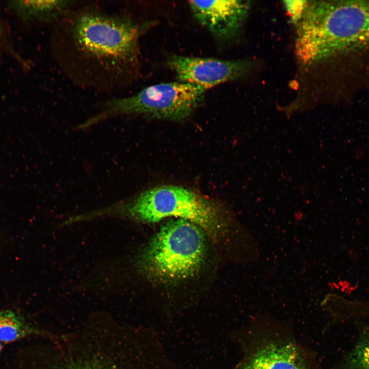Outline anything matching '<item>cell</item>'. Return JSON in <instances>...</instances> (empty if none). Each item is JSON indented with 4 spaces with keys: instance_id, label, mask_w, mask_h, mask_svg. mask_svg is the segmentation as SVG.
Returning <instances> with one entry per match:
<instances>
[{
    "instance_id": "cell-3",
    "label": "cell",
    "mask_w": 369,
    "mask_h": 369,
    "mask_svg": "<svg viewBox=\"0 0 369 369\" xmlns=\"http://www.w3.org/2000/svg\"><path fill=\"white\" fill-rule=\"evenodd\" d=\"M296 56L310 66L369 50V1H308L296 24Z\"/></svg>"
},
{
    "instance_id": "cell-5",
    "label": "cell",
    "mask_w": 369,
    "mask_h": 369,
    "mask_svg": "<svg viewBox=\"0 0 369 369\" xmlns=\"http://www.w3.org/2000/svg\"><path fill=\"white\" fill-rule=\"evenodd\" d=\"M207 250L204 232L181 218L163 224L137 255L135 265L152 281L170 283L192 277L200 270Z\"/></svg>"
},
{
    "instance_id": "cell-12",
    "label": "cell",
    "mask_w": 369,
    "mask_h": 369,
    "mask_svg": "<svg viewBox=\"0 0 369 369\" xmlns=\"http://www.w3.org/2000/svg\"><path fill=\"white\" fill-rule=\"evenodd\" d=\"M307 1H285L284 7L292 22L296 25L302 17L305 10Z\"/></svg>"
},
{
    "instance_id": "cell-2",
    "label": "cell",
    "mask_w": 369,
    "mask_h": 369,
    "mask_svg": "<svg viewBox=\"0 0 369 369\" xmlns=\"http://www.w3.org/2000/svg\"><path fill=\"white\" fill-rule=\"evenodd\" d=\"M44 339L32 351L28 369H171L151 329L120 324L107 315Z\"/></svg>"
},
{
    "instance_id": "cell-6",
    "label": "cell",
    "mask_w": 369,
    "mask_h": 369,
    "mask_svg": "<svg viewBox=\"0 0 369 369\" xmlns=\"http://www.w3.org/2000/svg\"><path fill=\"white\" fill-rule=\"evenodd\" d=\"M230 336L242 351L232 369H318L313 353L278 321L256 319Z\"/></svg>"
},
{
    "instance_id": "cell-9",
    "label": "cell",
    "mask_w": 369,
    "mask_h": 369,
    "mask_svg": "<svg viewBox=\"0 0 369 369\" xmlns=\"http://www.w3.org/2000/svg\"><path fill=\"white\" fill-rule=\"evenodd\" d=\"M188 4L196 20L220 39L237 33L250 8L249 2L243 1H190Z\"/></svg>"
},
{
    "instance_id": "cell-8",
    "label": "cell",
    "mask_w": 369,
    "mask_h": 369,
    "mask_svg": "<svg viewBox=\"0 0 369 369\" xmlns=\"http://www.w3.org/2000/svg\"><path fill=\"white\" fill-rule=\"evenodd\" d=\"M167 65L178 81L207 91L226 81L241 78L252 67L249 61L227 60L214 58L173 55Z\"/></svg>"
},
{
    "instance_id": "cell-1",
    "label": "cell",
    "mask_w": 369,
    "mask_h": 369,
    "mask_svg": "<svg viewBox=\"0 0 369 369\" xmlns=\"http://www.w3.org/2000/svg\"><path fill=\"white\" fill-rule=\"evenodd\" d=\"M77 3L52 24L53 59L78 88L119 92L138 75L139 40L151 24L96 4Z\"/></svg>"
},
{
    "instance_id": "cell-10",
    "label": "cell",
    "mask_w": 369,
    "mask_h": 369,
    "mask_svg": "<svg viewBox=\"0 0 369 369\" xmlns=\"http://www.w3.org/2000/svg\"><path fill=\"white\" fill-rule=\"evenodd\" d=\"M49 333L38 330L13 311H0L1 341L9 342L27 336H42Z\"/></svg>"
},
{
    "instance_id": "cell-13",
    "label": "cell",
    "mask_w": 369,
    "mask_h": 369,
    "mask_svg": "<svg viewBox=\"0 0 369 369\" xmlns=\"http://www.w3.org/2000/svg\"><path fill=\"white\" fill-rule=\"evenodd\" d=\"M1 348H2V346H1V343H0V352H1Z\"/></svg>"
},
{
    "instance_id": "cell-11",
    "label": "cell",
    "mask_w": 369,
    "mask_h": 369,
    "mask_svg": "<svg viewBox=\"0 0 369 369\" xmlns=\"http://www.w3.org/2000/svg\"><path fill=\"white\" fill-rule=\"evenodd\" d=\"M351 369H369V336L361 340L348 358Z\"/></svg>"
},
{
    "instance_id": "cell-7",
    "label": "cell",
    "mask_w": 369,
    "mask_h": 369,
    "mask_svg": "<svg viewBox=\"0 0 369 369\" xmlns=\"http://www.w3.org/2000/svg\"><path fill=\"white\" fill-rule=\"evenodd\" d=\"M206 91L178 81L150 86L131 96L107 100L100 105L97 113L78 125L77 128L86 129L110 118L125 115L182 120L192 115L201 104Z\"/></svg>"
},
{
    "instance_id": "cell-4",
    "label": "cell",
    "mask_w": 369,
    "mask_h": 369,
    "mask_svg": "<svg viewBox=\"0 0 369 369\" xmlns=\"http://www.w3.org/2000/svg\"><path fill=\"white\" fill-rule=\"evenodd\" d=\"M90 220L104 217L128 219L138 223H156L167 217L188 220L212 240L224 233L229 217L216 201L190 189L174 185L146 190L109 206L89 211Z\"/></svg>"
},
{
    "instance_id": "cell-14",
    "label": "cell",
    "mask_w": 369,
    "mask_h": 369,
    "mask_svg": "<svg viewBox=\"0 0 369 369\" xmlns=\"http://www.w3.org/2000/svg\"><path fill=\"white\" fill-rule=\"evenodd\" d=\"M0 30H1V28H0Z\"/></svg>"
}]
</instances>
